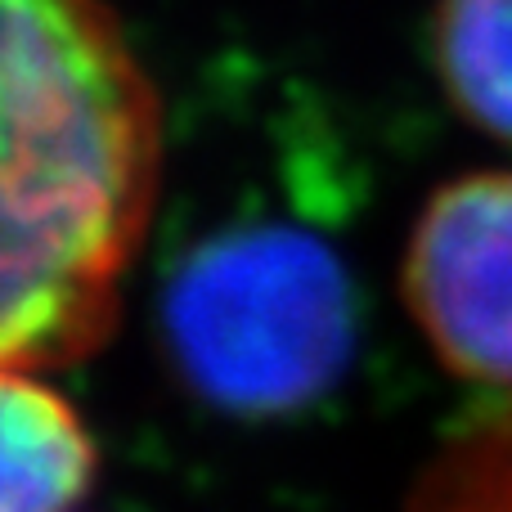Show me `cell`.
Masks as SVG:
<instances>
[{"instance_id":"obj_4","label":"cell","mask_w":512,"mask_h":512,"mask_svg":"<svg viewBox=\"0 0 512 512\" xmlns=\"http://www.w3.org/2000/svg\"><path fill=\"white\" fill-rule=\"evenodd\" d=\"M99 472L81 414L50 382L0 369V512H77Z\"/></svg>"},{"instance_id":"obj_3","label":"cell","mask_w":512,"mask_h":512,"mask_svg":"<svg viewBox=\"0 0 512 512\" xmlns=\"http://www.w3.org/2000/svg\"><path fill=\"white\" fill-rule=\"evenodd\" d=\"M400 292L445 369L512 391V171H472L427 198Z\"/></svg>"},{"instance_id":"obj_2","label":"cell","mask_w":512,"mask_h":512,"mask_svg":"<svg viewBox=\"0 0 512 512\" xmlns=\"http://www.w3.org/2000/svg\"><path fill=\"white\" fill-rule=\"evenodd\" d=\"M162 337L203 405L279 418L337 387L360 337V301L328 239L256 221L212 234L176 265Z\"/></svg>"},{"instance_id":"obj_5","label":"cell","mask_w":512,"mask_h":512,"mask_svg":"<svg viewBox=\"0 0 512 512\" xmlns=\"http://www.w3.org/2000/svg\"><path fill=\"white\" fill-rule=\"evenodd\" d=\"M436 68L450 104L512 144V0H441Z\"/></svg>"},{"instance_id":"obj_6","label":"cell","mask_w":512,"mask_h":512,"mask_svg":"<svg viewBox=\"0 0 512 512\" xmlns=\"http://www.w3.org/2000/svg\"><path fill=\"white\" fill-rule=\"evenodd\" d=\"M414 512H512V400L490 405L454 436Z\"/></svg>"},{"instance_id":"obj_1","label":"cell","mask_w":512,"mask_h":512,"mask_svg":"<svg viewBox=\"0 0 512 512\" xmlns=\"http://www.w3.org/2000/svg\"><path fill=\"white\" fill-rule=\"evenodd\" d=\"M158 95L104 0H0V369H59L117 319L158 203Z\"/></svg>"}]
</instances>
